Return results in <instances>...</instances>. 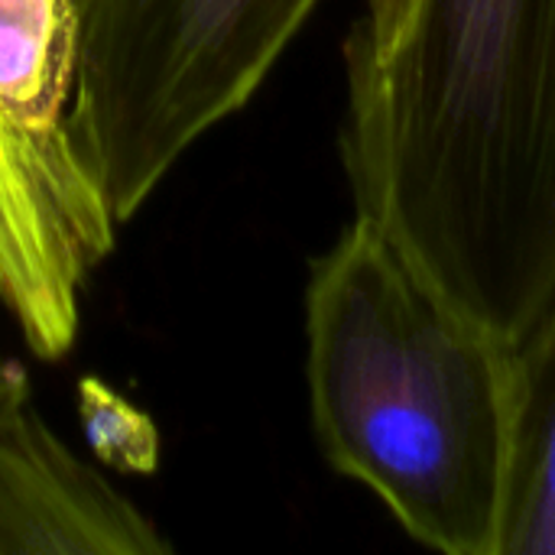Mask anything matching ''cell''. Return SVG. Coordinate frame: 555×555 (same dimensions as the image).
Returning <instances> with one entry per match:
<instances>
[{"mask_svg":"<svg viewBox=\"0 0 555 555\" xmlns=\"http://www.w3.org/2000/svg\"><path fill=\"white\" fill-rule=\"evenodd\" d=\"M306 380L328 465L423 546L498 555L511 348L364 218L312 263Z\"/></svg>","mask_w":555,"mask_h":555,"instance_id":"7a4b0ae2","label":"cell"},{"mask_svg":"<svg viewBox=\"0 0 555 555\" xmlns=\"http://www.w3.org/2000/svg\"><path fill=\"white\" fill-rule=\"evenodd\" d=\"M169 540L46 429L23 374L0 390V555H163Z\"/></svg>","mask_w":555,"mask_h":555,"instance_id":"5b68a950","label":"cell"},{"mask_svg":"<svg viewBox=\"0 0 555 555\" xmlns=\"http://www.w3.org/2000/svg\"><path fill=\"white\" fill-rule=\"evenodd\" d=\"M16 377H20V371H13V367L0 358V390H7Z\"/></svg>","mask_w":555,"mask_h":555,"instance_id":"9c48e42d","label":"cell"},{"mask_svg":"<svg viewBox=\"0 0 555 555\" xmlns=\"http://www.w3.org/2000/svg\"><path fill=\"white\" fill-rule=\"evenodd\" d=\"M81 416L91 446L101 459L120 468H153L156 462V433L150 420H143L120 397L88 380L81 387Z\"/></svg>","mask_w":555,"mask_h":555,"instance_id":"ba28073f","label":"cell"},{"mask_svg":"<svg viewBox=\"0 0 555 555\" xmlns=\"http://www.w3.org/2000/svg\"><path fill=\"white\" fill-rule=\"evenodd\" d=\"M345 81L358 218L517 348L555 306V0H397Z\"/></svg>","mask_w":555,"mask_h":555,"instance_id":"6da1fadb","label":"cell"},{"mask_svg":"<svg viewBox=\"0 0 555 555\" xmlns=\"http://www.w3.org/2000/svg\"><path fill=\"white\" fill-rule=\"evenodd\" d=\"M498 555H555V306L511 348V439Z\"/></svg>","mask_w":555,"mask_h":555,"instance_id":"8992f818","label":"cell"},{"mask_svg":"<svg viewBox=\"0 0 555 555\" xmlns=\"http://www.w3.org/2000/svg\"><path fill=\"white\" fill-rule=\"evenodd\" d=\"M72 94L75 3L0 0V172L55 306L78 325L117 224L75 153Z\"/></svg>","mask_w":555,"mask_h":555,"instance_id":"277c9868","label":"cell"},{"mask_svg":"<svg viewBox=\"0 0 555 555\" xmlns=\"http://www.w3.org/2000/svg\"><path fill=\"white\" fill-rule=\"evenodd\" d=\"M72 143L114 224L273 72L319 0H72Z\"/></svg>","mask_w":555,"mask_h":555,"instance_id":"3957f363","label":"cell"},{"mask_svg":"<svg viewBox=\"0 0 555 555\" xmlns=\"http://www.w3.org/2000/svg\"><path fill=\"white\" fill-rule=\"evenodd\" d=\"M0 302L16 319L20 332L26 335L29 348L39 358L52 361L72 348L78 325L62 315L42 280L20 211L7 192L3 172H0Z\"/></svg>","mask_w":555,"mask_h":555,"instance_id":"52a82bcc","label":"cell"}]
</instances>
